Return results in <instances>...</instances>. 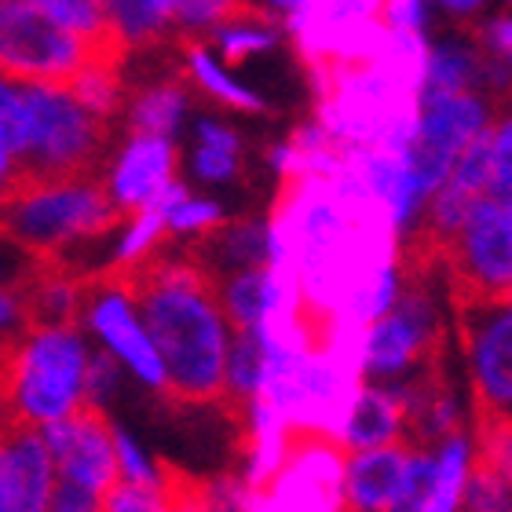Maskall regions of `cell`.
<instances>
[{
    "label": "cell",
    "instance_id": "obj_1",
    "mask_svg": "<svg viewBox=\"0 0 512 512\" xmlns=\"http://www.w3.org/2000/svg\"><path fill=\"white\" fill-rule=\"evenodd\" d=\"M103 271L143 311V330L169 381L165 403L224 410L231 333L213 267L194 246L165 249L161 238L136 260H114Z\"/></svg>",
    "mask_w": 512,
    "mask_h": 512
},
{
    "label": "cell",
    "instance_id": "obj_2",
    "mask_svg": "<svg viewBox=\"0 0 512 512\" xmlns=\"http://www.w3.org/2000/svg\"><path fill=\"white\" fill-rule=\"evenodd\" d=\"M128 220L103 176L33 183L11 176L0 198V242L22 256H70L77 242L110 235Z\"/></svg>",
    "mask_w": 512,
    "mask_h": 512
},
{
    "label": "cell",
    "instance_id": "obj_3",
    "mask_svg": "<svg viewBox=\"0 0 512 512\" xmlns=\"http://www.w3.org/2000/svg\"><path fill=\"white\" fill-rule=\"evenodd\" d=\"M88 348L77 326H26L0 337V417L44 428L85 395Z\"/></svg>",
    "mask_w": 512,
    "mask_h": 512
},
{
    "label": "cell",
    "instance_id": "obj_4",
    "mask_svg": "<svg viewBox=\"0 0 512 512\" xmlns=\"http://www.w3.org/2000/svg\"><path fill=\"white\" fill-rule=\"evenodd\" d=\"M128 52L121 33L81 37L33 0H0V77L8 81L66 92L92 66L125 70Z\"/></svg>",
    "mask_w": 512,
    "mask_h": 512
},
{
    "label": "cell",
    "instance_id": "obj_5",
    "mask_svg": "<svg viewBox=\"0 0 512 512\" xmlns=\"http://www.w3.org/2000/svg\"><path fill=\"white\" fill-rule=\"evenodd\" d=\"M26 139L15 154V180H92L103 176L114 118L81 107L70 92L41 85H22Z\"/></svg>",
    "mask_w": 512,
    "mask_h": 512
},
{
    "label": "cell",
    "instance_id": "obj_6",
    "mask_svg": "<svg viewBox=\"0 0 512 512\" xmlns=\"http://www.w3.org/2000/svg\"><path fill=\"white\" fill-rule=\"evenodd\" d=\"M399 267V264H395ZM436 271L421 267H399V289L384 315H377L363 333V374L374 381H395L414 374L443 352V326L432 300Z\"/></svg>",
    "mask_w": 512,
    "mask_h": 512
},
{
    "label": "cell",
    "instance_id": "obj_7",
    "mask_svg": "<svg viewBox=\"0 0 512 512\" xmlns=\"http://www.w3.org/2000/svg\"><path fill=\"white\" fill-rule=\"evenodd\" d=\"M454 304L512 293V209L491 198L476 202L461 227L439 246Z\"/></svg>",
    "mask_w": 512,
    "mask_h": 512
},
{
    "label": "cell",
    "instance_id": "obj_8",
    "mask_svg": "<svg viewBox=\"0 0 512 512\" xmlns=\"http://www.w3.org/2000/svg\"><path fill=\"white\" fill-rule=\"evenodd\" d=\"M476 410L512 414V293L454 304Z\"/></svg>",
    "mask_w": 512,
    "mask_h": 512
},
{
    "label": "cell",
    "instance_id": "obj_9",
    "mask_svg": "<svg viewBox=\"0 0 512 512\" xmlns=\"http://www.w3.org/2000/svg\"><path fill=\"white\" fill-rule=\"evenodd\" d=\"M487 103L476 92H425L417 107V132L406 147L421 191L432 198L439 183L447 180L450 165L472 139L487 128Z\"/></svg>",
    "mask_w": 512,
    "mask_h": 512
},
{
    "label": "cell",
    "instance_id": "obj_10",
    "mask_svg": "<svg viewBox=\"0 0 512 512\" xmlns=\"http://www.w3.org/2000/svg\"><path fill=\"white\" fill-rule=\"evenodd\" d=\"M81 319L99 333V341L107 344V352L125 363L150 392L165 399L169 381L161 370V359L150 344L147 330L136 315V304L128 300L125 289L107 275V271H88L85 275V300H81Z\"/></svg>",
    "mask_w": 512,
    "mask_h": 512
},
{
    "label": "cell",
    "instance_id": "obj_11",
    "mask_svg": "<svg viewBox=\"0 0 512 512\" xmlns=\"http://www.w3.org/2000/svg\"><path fill=\"white\" fill-rule=\"evenodd\" d=\"M44 447L63 480H74L88 491H103L118 476V450H114V425L99 403H81L66 417L41 428Z\"/></svg>",
    "mask_w": 512,
    "mask_h": 512
},
{
    "label": "cell",
    "instance_id": "obj_12",
    "mask_svg": "<svg viewBox=\"0 0 512 512\" xmlns=\"http://www.w3.org/2000/svg\"><path fill=\"white\" fill-rule=\"evenodd\" d=\"M176 176V147L165 136H132L110 172V198L128 216L143 213L161 198V191Z\"/></svg>",
    "mask_w": 512,
    "mask_h": 512
},
{
    "label": "cell",
    "instance_id": "obj_13",
    "mask_svg": "<svg viewBox=\"0 0 512 512\" xmlns=\"http://www.w3.org/2000/svg\"><path fill=\"white\" fill-rule=\"evenodd\" d=\"M414 443H388L374 450H352L344 465V509L341 512H388L395 487L406 469Z\"/></svg>",
    "mask_w": 512,
    "mask_h": 512
},
{
    "label": "cell",
    "instance_id": "obj_14",
    "mask_svg": "<svg viewBox=\"0 0 512 512\" xmlns=\"http://www.w3.org/2000/svg\"><path fill=\"white\" fill-rule=\"evenodd\" d=\"M406 403L399 384H359L348 421L341 428L344 450H374L388 443H406Z\"/></svg>",
    "mask_w": 512,
    "mask_h": 512
},
{
    "label": "cell",
    "instance_id": "obj_15",
    "mask_svg": "<svg viewBox=\"0 0 512 512\" xmlns=\"http://www.w3.org/2000/svg\"><path fill=\"white\" fill-rule=\"evenodd\" d=\"M8 450V487L11 512H48L52 502V454L44 447L41 428L0 425Z\"/></svg>",
    "mask_w": 512,
    "mask_h": 512
},
{
    "label": "cell",
    "instance_id": "obj_16",
    "mask_svg": "<svg viewBox=\"0 0 512 512\" xmlns=\"http://www.w3.org/2000/svg\"><path fill=\"white\" fill-rule=\"evenodd\" d=\"M187 99H191V77L172 74L161 77L154 85H147L132 99L128 107V136H165L169 139L183 121V110H187Z\"/></svg>",
    "mask_w": 512,
    "mask_h": 512
},
{
    "label": "cell",
    "instance_id": "obj_17",
    "mask_svg": "<svg viewBox=\"0 0 512 512\" xmlns=\"http://www.w3.org/2000/svg\"><path fill=\"white\" fill-rule=\"evenodd\" d=\"M172 44L187 55V77H191V85L202 88L205 96L220 99L224 107L249 110V114H264V110H267V103L256 96V92H249V88H242L238 81H231V77L224 74V66L209 55V44H205L202 33L180 30L176 37H172Z\"/></svg>",
    "mask_w": 512,
    "mask_h": 512
},
{
    "label": "cell",
    "instance_id": "obj_18",
    "mask_svg": "<svg viewBox=\"0 0 512 512\" xmlns=\"http://www.w3.org/2000/svg\"><path fill=\"white\" fill-rule=\"evenodd\" d=\"M220 304H224L231 330L264 326L267 304H271V267H242V271L220 278Z\"/></svg>",
    "mask_w": 512,
    "mask_h": 512
},
{
    "label": "cell",
    "instance_id": "obj_19",
    "mask_svg": "<svg viewBox=\"0 0 512 512\" xmlns=\"http://www.w3.org/2000/svg\"><path fill=\"white\" fill-rule=\"evenodd\" d=\"M432 458H436V476H432V494H428L425 512H458L472 472V443L465 436V428L443 439L439 454H432Z\"/></svg>",
    "mask_w": 512,
    "mask_h": 512
},
{
    "label": "cell",
    "instance_id": "obj_20",
    "mask_svg": "<svg viewBox=\"0 0 512 512\" xmlns=\"http://www.w3.org/2000/svg\"><path fill=\"white\" fill-rule=\"evenodd\" d=\"M242 169V139L227 125L202 121L198 125V150H194V172L205 183H227L235 180Z\"/></svg>",
    "mask_w": 512,
    "mask_h": 512
},
{
    "label": "cell",
    "instance_id": "obj_21",
    "mask_svg": "<svg viewBox=\"0 0 512 512\" xmlns=\"http://www.w3.org/2000/svg\"><path fill=\"white\" fill-rule=\"evenodd\" d=\"M476 81H480V59H476L472 48H461V44L428 48L421 96L425 92H472Z\"/></svg>",
    "mask_w": 512,
    "mask_h": 512
},
{
    "label": "cell",
    "instance_id": "obj_22",
    "mask_svg": "<svg viewBox=\"0 0 512 512\" xmlns=\"http://www.w3.org/2000/svg\"><path fill=\"white\" fill-rule=\"evenodd\" d=\"M161 209V220H165V231L169 235H205V231H213L220 220H224V209L209 198H194L187 194L183 183L172 180L161 198L154 202Z\"/></svg>",
    "mask_w": 512,
    "mask_h": 512
},
{
    "label": "cell",
    "instance_id": "obj_23",
    "mask_svg": "<svg viewBox=\"0 0 512 512\" xmlns=\"http://www.w3.org/2000/svg\"><path fill=\"white\" fill-rule=\"evenodd\" d=\"M472 465L512 483V414L505 410H476V447Z\"/></svg>",
    "mask_w": 512,
    "mask_h": 512
},
{
    "label": "cell",
    "instance_id": "obj_24",
    "mask_svg": "<svg viewBox=\"0 0 512 512\" xmlns=\"http://www.w3.org/2000/svg\"><path fill=\"white\" fill-rule=\"evenodd\" d=\"M278 33L275 26H253V22H227V26H213V30H205V44H216L224 59L231 66L249 59L253 52H267V48H275L278 44Z\"/></svg>",
    "mask_w": 512,
    "mask_h": 512
},
{
    "label": "cell",
    "instance_id": "obj_25",
    "mask_svg": "<svg viewBox=\"0 0 512 512\" xmlns=\"http://www.w3.org/2000/svg\"><path fill=\"white\" fill-rule=\"evenodd\" d=\"M432 476H436V458L425 447H410L406 469L395 487L392 509L388 512H425L428 494H432Z\"/></svg>",
    "mask_w": 512,
    "mask_h": 512
},
{
    "label": "cell",
    "instance_id": "obj_26",
    "mask_svg": "<svg viewBox=\"0 0 512 512\" xmlns=\"http://www.w3.org/2000/svg\"><path fill=\"white\" fill-rule=\"evenodd\" d=\"M487 132H491V176L483 198L512 209V114H498Z\"/></svg>",
    "mask_w": 512,
    "mask_h": 512
},
{
    "label": "cell",
    "instance_id": "obj_27",
    "mask_svg": "<svg viewBox=\"0 0 512 512\" xmlns=\"http://www.w3.org/2000/svg\"><path fill=\"white\" fill-rule=\"evenodd\" d=\"M99 512H165V494L158 483H139L114 476L99 491Z\"/></svg>",
    "mask_w": 512,
    "mask_h": 512
},
{
    "label": "cell",
    "instance_id": "obj_28",
    "mask_svg": "<svg viewBox=\"0 0 512 512\" xmlns=\"http://www.w3.org/2000/svg\"><path fill=\"white\" fill-rule=\"evenodd\" d=\"M461 505H465V512H512V483L480 469V465H472Z\"/></svg>",
    "mask_w": 512,
    "mask_h": 512
},
{
    "label": "cell",
    "instance_id": "obj_29",
    "mask_svg": "<svg viewBox=\"0 0 512 512\" xmlns=\"http://www.w3.org/2000/svg\"><path fill=\"white\" fill-rule=\"evenodd\" d=\"M205 512H253V487L242 476H216L205 491Z\"/></svg>",
    "mask_w": 512,
    "mask_h": 512
},
{
    "label": "cell",
    "instance_id": "obj_30",
    "mask_svg": "<svg viewBox=\"0 0 512 512\" xmlns=\"http://www.w3.org/2000/svg\"><path fill=\"white\" fill-rule=\"evenodd\" d=\"M121 388V370H118V359L110 352H99V355H88V370H85V395L88 403H99L107 406V399Z\"/></svg>",
    "mask_w": 512,
    "mask_h": 512
},
{
    "label": "cell",
    "instance_id": "obj_31",
    "mask_svg": "<svg viewBox=\"0 0 512 512\" xmlns=\"http://www.w3.org/2000/svg\"><path fill=\"white\" fill-rule=\"evenodd\" d=\"M114 450H118V476L139 483H158V465L139 450V443L128 432L114 428Z\"/></svg>",
    "mask_w": 512,
    "mask_h": 512
},
{
    "label": "cell",
    "instance_id": "obj_32",
    "mask_svg": "<svg viewBox=\"0 0 512 512\" xmlns=\"http://www.w3.org/2000/svg\"><path fill=\"white\" fill-rule=\"evenodd\" d=\"M0 139L8 143L11 158L22 150V139H26V110H22L19 88H11L0 81Z\"/></svg>",
    "mask_w": 512,
    "mask_h": 512
},
{
    "label": "cell",
    "instance_id": "obj_33",
    "mask_svg": "<svg viewBox=\"0 0 512 512\" xmlns=\"http://www.w3.org/2000/svg\"><path fill=\"white\" fill-rule=\"evenodd\" d=\"M0 512H11V487H8V450H4V428H0Z\"/></svg>",
    "mask_w": 512,
    "mask_h": 512
},
{
    "label": "cell",
    "instance_id": "obj_34",
    "mask_svg": "<svg viewBox=\"0 0 512 512\" xmlns=\"http://www.w3.org/2000/svg\"><path fill=\"white\" fill-rule=\"evenodd\" d=\"M443 8H450L454 15H472V11L483 8V0H439Z\"/></svg>",
    "mask_w": 512,
    "mask_h": 512
}]
</instances>
